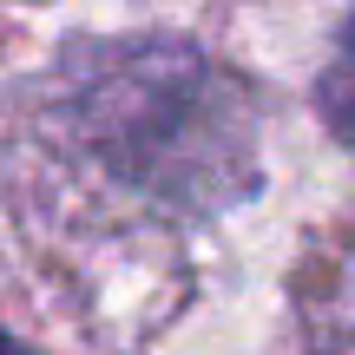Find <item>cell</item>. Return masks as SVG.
<instances>
[{"mask_svg": "<svg viewBox=\"0 0 355 355\" xmlns=\"http://www.w3.org/2000/svg\"><path fill=\"white\" fill-rule=\"evenodd\" d=\"M0 343H7V336H0Z\"/></svg>", "mask_w": 355, "mask_h": 355, "instance_id": "4", "label": "cell"}, {"mask_svg": "<svg viewBox=\"0 0 355 355\" xmlns=\"http://www.w3.org/2000/svg\"><path fill=\"white\" fill-rule=\"evenodd\" d=\"M46 112L79 165L158 217L224 211L257 184L250 86L184 40L66 53Z\"/></svg>", "mask_w": 355, "mask_h": 355, "instance_id": "1", "label": "cell"}, {"mask_svg": "<svg viewBox=\"0 0 355 355\" xmlns=\"http://www.w3.org/2000/svg\"><path fill=\"white\" fill-rule=\"evenodd\" d=\"M303 316L309 336H355V217L336 224V243L322 257H309L303 270Z\"/></svg>", "mask_w": 355, "mask_h": 355, "instance_id": "2", "label": "cell"}, {"mask_svg": "<svg viewBox=\"0 0 355 355\" xmlns=\"http://www.w3.org/2000/svg\"><path fill=\"white\" fill-rule=\"evenodd\" d=\"M316 112H322V125L355 152V20L336 33V53L316 73Z\"/></svg>", "mask_w": 355, "mask_h": 355, "instance_id": "3", "label": "cell"}]
</instances>
